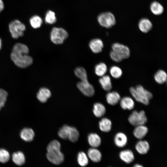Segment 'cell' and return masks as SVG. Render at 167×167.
I'll use <instances>...</instances> for the list:
<instances>
[{"label":"cell","mask_w":167,"mask_h":167,"mask_svg":"<svg viewBox=\"0 0 167 167\" xmlns=\"http://www.w3.org/2000/svg\"><path fill=\"white\" fill-rule=\"evenodd\" d=\"M29 49L25 45L18 43L14 46L11 54L12 60L17 66L26 68L31 65L33 62V59L29 56Z\"/></svg>","instance_id":"1"},{"label":"cell","mask_w":167,"mask_h":167,"mask_svg":"<svg viewBox=\"0 0 167 167\" xmlns=\"http://www.w3.org/2000/svg\"><path fill=\"white\" fill-rule=\"evenodd\" d=\"M9 28L12 37L15 39L23 36L26 29L25 25L17 19L11 22L9 24Z\"/></svg>","instance_id":"2"},{"label":"cell","mask_w":167,"mask_h":167,"mask_svg":"<svg viewBox=\"0 0 167 167\" xmlns=\"http://www.w3.org/2000/svg\"><path fill=\"white\" fill-rule=\"evenodd\" d=\"M68 36V33L65 29L62 28L54 27L51 31L50 38L54 43L59 45L62 44Z\"/></svg>","instance_id":"3"},{"label":"cell","mask_w":167,"mask_h":167,"mask_svg":"<svg viewBox=\"0 0 167 167\" xmlns=\"http://www.w3.org/2000/svg\"><path fill=\"white\" fill-rule=\"evenodd\" d=\"M128 120L131 125L136 126L144 125L147 121V118L144 111L134 110L129 116Z\"/></svg>","instance_id":"4"},{"label":"cell","mask_w":167,"mask_h":167,"mask_svg":"<svg viewBox=\"0 0 167 167\" xmlns=\"http://www.w3.org/2000/svg\"><path fill=\"white\" fill-rule=\"evenodd\" d=\"M97 20L102 26L109 28L114 25L116 23V19L113 15L109 12L101 13L98 16Z\"/></svg>","instance_id":"5"},{"label":"cell","mask_w":167,"mask_h":167,"mask_svg":"<svg viewBox=\"0 0 167 167\" xmlns=\"http://www.w3.org/2000/svg\"><path fill=\"white\" fill-rule=\"evenodd\" d=\"M112 50L115 52L123 59L128 58L130 51L128 47L118 43H115L112 45Z\"/></svg>","instance_id":"6"},{"label":"cell","mask_w":167,"mask_h":167,"mask_svg":"<svg viewBox=\"0 0 167 167\" xmlns=\"http://www.w3.org/2000/svg\"><path fill=\"white\" fill-rule=\"evenodd\" d=\"M77 86L80 91L85 96L91 97L94 94V88L88 80L80 81L77 83Z\"/></svg>","instance_id":"7"},{"label":"cell","mask_w":167,"mask_h":167,"mask_svg":"<svg viewBox=\"0 0 167 167\" xmlns=\"http://www.w3.org/2000/svg\"><path fill=\"white\" fill-rule=\"evenodd\" d=\"M46 156L48 160L55 165L62 163L64 160V156L60 150H54L47 152Z\"/></svg>","instance_id":"8"},{"label":"cell","mask_w":167,"mask_h":167,"mask_svg":"<svg viewBox=\"0 0 167 167\" xmlns=\"http://www.w3.org/2000/svg\"><path fill=\"white\" fill-rule=\"evenodd\" d=\"M89 45L92 52L97 54L102 51L104 44L102 41L100 39L95 38L90 41Z\"/></svg>","instance_id":"9"},{"label":"cell","mask_w":167,"mask_h":167,"mask_svg":"<svg viewBox=\"0 0 167 167\" xmlns=\"http://www.w3.org/2000/svg\"><path fill=\"white\" fill-rule=\"evenodd\" d=\"M107 103L111 105L117 104L121 99L119 94L116 91H112L108 93L106 96Z\"/></svg>","instance_id":"10"},{"label":"cell","mask_w":167,"mask_h":167,"mask_svg":"<svg viewBox=\"0 0 167 167\" xmlns=\"http://www.w3.org/2000/svg\"><path fill=\"white\" fill-rule=\"evenodd\" d=\"M127 138L126 135L121 132L117 133L114 139L115 144L119 148H122L125 146L127 143Z\"/></svg>","instance_id":"11"},{"label":"cell","mask_w":167,"mask_h":167,"mask_svg":"<svg viewBox=\"0 0 167 167\" xmlns=\"http://www.w3.org/2000/svg\"><path fill=\"white\" fill-rule=\"evenodd\" d=\"M148 129L144 125L135 126L134 131L133 134L136 138L141 139L147 134Z\"/></svg>","instance_id":"12"},{"label":"cell","mask_w":167,"mask_h":167,"mask_svg":"<svg viewBox=\"0 0 167 167\" xmlns=\"http://www.w3.org/2000/svg\"><path fill=\"white\" fill-rule=\"evenodd\" d=\"M120 105L123 109L131 110L133 109L135 106V102L129 96H125L120 101Z\"/></svg>","instance_id":"13"},{"label":"cell","mask_w":167,"mask_h":167,"mask_svg":"<svg viewBox=\"0 0 167 167\" xmlns=\"http://www.w3.org/2000/svg\"><path fill=\"white\" fill-rule=\"evenodd\" d=\"M135 148L139 154L143 155L148 152L150 148V146L147 141L141 140L137 142Z\"/></svg>","instance_id":"14"},{"label":"cell","mask_w":167,"mask_h":167,"mask_svg":"<svg viewBox=\"0 0 167 167\" xmlns=\"http://www.w3.org/2000/svg\"><path fill=\"white\" fill-rule=\"evenodd\" d=\"M138 27L142 32L146 33L149 32L152 27V24L151 21L147 18H143L139 21Z\"/></svg>","instance_id":"15"},{"label":"cell","mask_w":167,"mask_h":167,"mask_svg":"<svg viewBox=\"0 0 167 167\" xmlns=\"http://www.w3.org/2000/svg\"><path fill=\"white\" fill-rule=\"evenodd\" d=\"M119 157L122 160L127 164L132 162L135 158L133 152L128 149L121 151L119 153Z\"/></svg>","instance_id":"16"},{"label":"cell","mask_w":167,"mask_h":167,"mask_svg":"<svg viewBox=\"0 0 167 167\" xmlns=\"http://www.w3.org/2000/svg\"><path fill=\"white\" fill-rule=\"evenodd\" d=\"M36 96L37 99L40 101L42 103H45L51 96V92L48 88H42L39 90Z\"/></svg>","instance_id":"17"},{"label":"cell","mask_w":167,"mask_h":167,"mask_svg":"<svg viewBox=\"0 0 167 167\" xmlns=\"http://www.w3.org/2000/svg\"><path fill=\"white\" fill-rule=\"evenodd\" d=\"M89 158L93 162H98L100 161L102 155L100 152L95 148L89 149L88 152Z\"/></svg>","instance_id":"18"},{"label":"cell","mask_w":167,"mask_h":167,"mask_svg":"<svg viewBox=\"0 0 167 167\" xmlns=\"http://www.w3.org/2000/svg\"><path fill=\"white\" fill-rule=\"evenodd\" d=\"M99 82L102 88L105 90L109 91L112 88L111 80L110 76L105 75L101 77L99 79Z\"/></svg>","instance_id":"19"},{"label":"cell","mask_w":167,"mask_h":167,"mask_svg":"<svg viewBox=\"0 0 167 167\" xmlns=\"http://www.w3.org/2000/svg\"><path fill=\"white\" fill-rule=\"evenodd\" d=\"M20 136L22 139L25 141H32L34 136V133L31 128H25L21 131Z\"/></svg>","instance_id":"20"},{"label":"cell","mask_w":167,"mask_h":167,"mask_svg":"<svg viewBox=\"0 0 167 167\" xmlns=\"http://www.w3.org/2000/svg\"><path fill=\"white\" fill-rule=\"evenodd\" d=\"M89 144L92 148H97L101 145V139L100 136L96 133H91L88 136Z\"/></svg>","instance_id":"21"},{"label":"cell","mask_w":167,"mask_h":167,"mask_svg":"<svg viewBox=\"0 0 167 167\" xmlns=\"http://www.w3.org/2000/svg\"><path fill=\"white\" fill-rule=\"evenodd\" d=\"M99 127L102 131L105 132L110 131L112 126V123L109 119L104 118H102L99 122Z\"/></svg>","instance_id":"22"},{"label":"cell","mask_w":167,"mask_h":167,"mask_svg":"<svg viewBox=\"0 0 167 167\" xmlns=\"http://www.w3.org/2000/svg\"><path fill=\"white\" fill-rule=\"evenodd\" d=\"M93 113L97 118L103 116L106 112V109L104 105L100 103H95L93 105Z\"/></svg>","instance_id":"23"},{"label":"cell","mask_w":167,"mask_h":167,"mask_svg":"<svg viewBox=\"0 0 167 167\" xmlns=\"http://www.w3.org/2000/svg\"><path fill=\"white\" fill-rule=\"evenodd\" d=\"M130 91L131 93L134 98L137 101L145 105H148L149 102V100L146 99L141 96L136 91L135 88L131 87Z\"/></svg>","instance_id":"24"},{"label":"cell","mask_w":167,"mask_h":167,"mask_svg":"<svg viewBox=\"0 0 167 167\" xmlns=\"http://www.w3.org/2000/svg\"><path fill=\"white\" fill-rule=\"evenodd\" d=\"M13 162L18 165L24 164L25 161V156L23 152L19 151L13 153L12 155Z\"/></svg>","instance_id":"25"},{"label":"cell","mask_w":167,"mask_h":167,"mask_svg":"<svg viewBox=\"0 0 167 167\" xmlns=\"http://www.w3.org/2000/svg\"><path fill=\"white\" fill-rule=\"evenodd\" d=\"M154 79L157 83L160 84H163L167 80V74L163 70H159L155 74Z\"/></svg>","instance_id":"26"},{"label":"cell","mask_w":167,"mask_h":167,"mask_svg":"<svg viewBox=\"0 0 167 167\" xmlns=\"http://www.w3.org/2000/svg\"><path fill=\"white\" fill-rule=\"evenodd\" d=\"M150 9L152 13L156 15L161 14L164 11V8L162 5L156 1H154L151 3Z\"/></svg>","instance_id":"27"},{"label":"cell","mask_w":167,"mask_h":167,"mask_svg":"<svg viewBox=\"0 0 167 167\" xmlns=\"http://www.w3.org/2000/svg\"><path fill=\"white\" fill-rule=\"evenodd\" d=\"M107 67L105 63L101 62L97 64L95 67V72L96 74L100 77L102 76L106 73Z\"/></svg>","instance_id":"28"},{"label":"cell","mask_w":167,"mask_h":167,"mask_svg":"<svg viewBox=\"0 0 167 167\" xmlns=\"http://www.w3.org/2000/svg\"><path fill=\"white\" fill-rule=\"evenodd\" d=\"M79 136V133L77 129L74 127L70 126L68 139L71 141L74 142L77 141Z\"/></svg>","instance_id":"29"},{"label":"cell","mask_w":167,"mask_h":167,"mask_svg":"<svg viewBox=\"0 0 167 167\" xmlns=\"http://www.w3.org/2000/svg\"><path fill=\"white\" fill-rule=\"evenodd\" d=\"M135 89L137 92L143 97L150 100L152 97V94L149 91L145 89L141 85H137Z\"/></svg>","instance_id":"30"},{"label":"cell","mask_w":167,"mask_h":167,"mask_svg":"<svg viewBox=\"0 0 167 167\" xmlns=\"http://www.w3.org/2000/svg\"><path fill=\"white\" fill-rule=\"evenodd\" d=\"M43 22L42 19L39 16L35 15L31 17L29 23L31 26L34 28H37L41 27Z\"/></svg>","instance_id":"31"},{"label":"cell","mask_w":167,"mask_h":167,"mask_svg":"<svg viewBox=\"0 0 167 167\" xmlns=\"http://www.w3.org/2000/svg\"><path fill=\"white\" fill-rule=\"evenodd\" d=\"M75 75L81 81L88 80L87 73L86 70L82 67H78L75 68L74 71Z\"/></svg>","instance_id":"32"},{"label":"cell","mask_w":167,"mask_h":167,"mask_svg":"<svg viewBox=\"0 0 167 167\" xmlns=\"http://www.w3.org/2000/svg\"><path fill=\"white\" fill-rule=\"evenodd\" d=\"M77 159L78 163L81 166H85L88 164V156L83 152H81L78 153Z\"/></svg>","instance_id":"33"},{"label":"cell","mask_w":167,"mask_h":167,"mask_svg":"<svg viewBox=\"0 0 167 167\" xmlns=\"http://www.w3.org/2000/svg\"><path fill=\"white\" fill-rule=\"evenodd\" d=\"M109 72L111 76L115 79L120 78L122 74V71L121 68L116 66H113L111 67Z\"/></svg>","instance_id":"34"},{"label":"cell","mask_w":167,"mask_h":167,"mask_svg":"<svg viewBox=\"0 0 167 167\" xmlns=\"http://www.w3.org/2000/svg\"><path fill=\"white\" fill-rule=\"evenodd\" d=\"M56 20L55 14L54 12L49 10L46 12L45 18V20L46 23L53 24L56 22Z\"/></svg>","instance_id":"35"},{"label":"cell","mask_w":167,"mask_h":167,"mask_svg":"<svg viewBox=\"0 0 167 167\" xmlns=\"http://www.w3.org/2000/svg\"><path fill=\"white\" fill-rule=\"evenodd\" d=\"M61 144L58 141L54 140L52 141L48 145L47 150V152L53 150H60Z\"/></svg>","instance_id":"36"},{"label":"cell","mask_w":167,"mask_h":167,"mask_svg":"<svg viewBox=\"0 0 167 167\" xmlns=\"http://www.w3.org/2000/svg\"><path fill=\"white\" fill-rule=\"evenodd\" d=\"M10 155L8 152L4 149H0V162L5 163L10 159Z\"/></svg>","instance_id":"37"},{"label":"cell","mask_w":167,"mask_h":167,"mask_svg":"<svg viewBox=\"0 0 167 167\" xmlns=\"http://www.w3.org/2000/svg\"><path fill=\"white\" fill-rule=\"evenodd\" d=\"M70 126L65 125L61 128L58 132V135L62 139H68V133Z\"/></svg>","instance_id":"38"},{"label":"cell","mask_w":167,"mask_h":167,"mask_svg":"<svg viewBox=\"0 0 167 167\" xmlns=\"http://www.w3.org/2000/svg\"><path fill=\"white\" fill-rule=\"evenodd\" d=\"M7 95L8 93L6 91L0 88V110L4 106Z\"/></svg>","instance_id":"39"},{"label":"cell","mask_w":167,"mask_h":167,"mask_svg":"<svg viewBox=\"0 0 167 167\" xmlns=\"http://www.w3.org/2000/svg\"><path fill=\"white\" fill-rule=\"evenodd\" d=\"M110 56L111 58L116 62H120L123 59L120 56L113 50L110 52Z\"/></svg>","instance_id":"40"},{"label":"cell","mask_w":167,"mask_h":167,"mask_svg":"<svg viewBox=\"0 0 167 167\" xmlns=\"http://www.w3.org/2000/svg\"><path fill=\"white\" fill-rule=\"evenodd\" d=\"M4 4L2 0H0V13L4 9Z\"/></svg>","instance_id":"41"},{"label":"cell","mask_w":167,"mask_h":167,"mask_svg":"<svg viewBox=\"0 0 167 167\" xmlns=\"http://www.w3.org/2000/svg\"><path fill=\"white\" fill-rule=\"evenodd\" d=\"M133 167H143L142 165L138 164H136L134 165Z\"/></svg>","instance_id":"42"},{"label":"cell","mask_w":167,"mask_h":167,"mask_svg":"<svg viewBox=\"0 0 167 167\" xmlns=\"http://www.w3.org/2000/svg\"><path fill=\"white\" fill-rule=\"evenodd\" d=\"M2 47V41L1 40L0 38V50L1 49Z\"/></svg>","instance_id":"43"}]
</instances>
